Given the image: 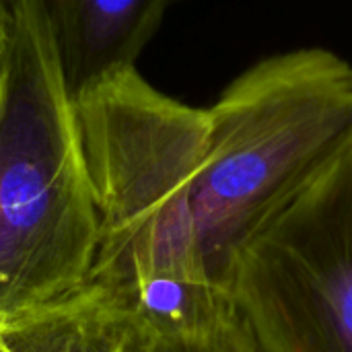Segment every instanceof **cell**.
<instances>
[{"label": "cell", "instance_id": "obj_1", "mask_svg": "<svg viewBox=\"0 0 352 352\" xmlns=\"http://www.w3.org/2000/svg\"><path fill=\"white\" fill-rule=\"evenodd\" d=\"M99 214L39 0L0 45V326L80 289Z\"/></svg>", "mask_w": 352, "mask_h": 352}, {"label": "cell", "instance_id": "obj_2", "mask_svg": "<svg viewBox=\"0 0 352 352\" xmlns=\"http://www.w3.org/2000/svg\"><path fill=\"white\" fill-rule=\"evenodd\" d=\"M72 105L99 214V248L87 283L126 311L155 280L217 289L192 212L208 107L157 91L136 68Z\"/></svg>", "mask_w": 352, "mask_h": 352}, {"label": "cell", "instance_id": "obj_3", "mask_svg": "<svg viewBox=\"0 0 352 352\" xmlns=\"http://www.w3.org/2000/svg\"><path fill=\"white\" fill-rule=\"evenodd\" d=\"M192 212L208 280L223 293L252 233L352 142V64L328 50L258 62L208 107Z\"/></svg>", "mask_w": 352, "mask_h": 352}, {"label": "cell", "instance_id": "obj_4", "mask_svg": "<svg viewBox=\"0 0 352 352\" xmlns=\"http://www.w3.org/2000/svg\"><path fill=\"white\" fill-rule=\"evenodd\" d=\"M225 291L260 352H352V142L252 233Z\"/></svg>", "mask_w": 352, "mask_h": 352}, {"label": "cell", "instance_id": "obj_5", "mask_svg": "<svg viewBox=\"0 0 352 352\" xmlns=\"http://www.w3.org/2000/svg\"><path fill=\"white\" fill-rule=\"evenodd\" d=\"M179 0H39L70 101L136 68Z\"/></svg>", "mask_w": 352, "mask_h": 352}, {"label": "cell", "instance_id": "obj_6", "mask_svg": "<svg viewBox=\"0 0 352 352\" xmlns=\"http://www.w3.org/2000/svg\"><path fill=\"white\" fill-rule=\"evenodd\" d=\"M132 314L85 283L39 309L0 326L8 352H120Z\"/></svg>", "mask_w": 352, "mask_h": 352}, {"label": "cell", "instance_id": "obj_7", "mask_svg": "<svg viewBox=\"0 0 352 352\" xmlns=\"http://www.w3.org/2000/svg\"><path fill=\"white\" fill-rule=\"evenodd\" d=\"M120 352H260L245 324L227 305L212 318L173 330H155L130 322Z\"/></svg>", "mask_w": 352, "mask_h": 352}, {"label": "cell", "instance_id": "obj_8", "mask_svg": "<svg viewBox=\"0 0 352 352\" xmlns=\"http://www.w3.org/2000/svg\"><path fill=\"white\" fill-rule=\"evenodd\" d=\"M19 0H0V45L4 43L6 35L10 33V25L14 21Z\"/></svg>", "mask_w": 352, "mask_h": 352}, {"label": "cell", "instance_id": "obj_9", "mask_svg": "<svg viewBox=\"0 0 352 352\" xmlns=\"http://www.w3.org/2000/svg\"><path fill=\"white\" fill-rule=\"evenodd\" d=\"M0 352H8V351H6V346L2 344V340H0Z\"/></svg>", "mask_w": 352, "mask_h": 352}]
</instances>
